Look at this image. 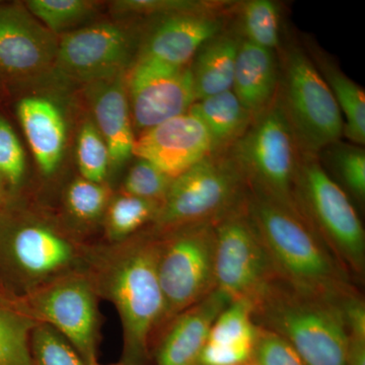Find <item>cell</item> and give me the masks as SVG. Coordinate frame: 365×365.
<instances>
[{
    "instance_id": "f35d334b",
    "label": "cell",
    "mask_w": 365,
    "mask_h": 365,
    "mask_svg": "<svg viewBox=\"0 0 365 365\" xmlns=\"http://www.w3.org/2000/svg\"><path fill=\"white\" fill-rule=\"evenodd\" d=\"M250 365H255V364H250Z\"/></svg>"
},
{
    "instance_id": "74e56055",
    "label": "cell",
    "mask_w": 365,
    "mask_h": 365,
    "mask_svg": "<svg viewBox=\"0 0 365 365\" xmlns=\"http://www.w3.org/2000/svg\"><path fill=\"white\" fill-rule=\"evenodd\" d=\"M91 365H102V364H98V362H96V364H93ZM113 365H122V364H113Z\"/></svg>"
},
{
    "instance_id": "d590c367",
    "label": "cell",
    "mask_w": 365,
    "mask_h": 365,
    "mask_svg": "<svg viewBox=\"0 0 365 365\" xmlns=\"http://www.w3.org/2000/svg\"><path fill=\"white\" fill-rule=\"evenodd\" d=\"M25 172V153L11 125L0 118V174L18 184Z\"/></svg>"
},
{
    "instance_id": "52a82bcc",
    "label": "cell",
    "mask_w": 365,
    "mask_h": 365,
    "mask_svg": "<svg viewBox=\"0 0 365 365\" xmlns=\"http://www.w3.org/2000/svg\"><path fill=\"white\" fill-rule=\"evenodd\" d=\"M276 98L302 155L319 157L338 143L344 127L342 113L325 79L302 48L294 46L284 52Z\"/></svg>"
},
{
    "instance_id": "1f68e13d",
    "label": "cell",
    "mask_w": 365,
    "mask_h": 365,
    "mask_svg": "<svg viewBox=\"0 0 365 365\" xmlns=\"http://www.w3.org/2000/svg\"><path fill=\"white\" fill-rule=\"evenodd\" d=\"M173 180L153 163L140 160L129 170L125 179V194L162 204Z\"/></svg>"
},
{
    "instance_id": "4dcf8cb0",
    "label": "cell",
    "mask_w": 365,
    "mask_h": 365,
    "mask_svg": "<svg viewBox=\"0 0 365 365\" xmlns=\"http://www.w3.org/2000/svg\"><path fill=\"white\" fill-rule=\"evenodd\" d=\"M26 6L52 33L62 32L76 25L90 14L91 9V2L83 0H31Z\"/></svg>"
},
{
    "instance_id": "9a60e30c",
    "label": "cell",
    "mask_w": 365,
    "mask_h": 365,
    "mask_svg": "<svg viewBox=\"0 0 365 365\" xmlns=\"http://www.w3.org/2000/svg\"><path fill=\"white\" fill-rule=\"evenodd\" d=\"M230 302L227 295L215 289L179 314L155 344L153 364L201 365V354L211 326Z\"/></svg>"
},
{
    "instance_id": "e0dca14e",
    "label": "cell",
    "mask_w": 365,
    "mask_h": 365,
    "mask_svg": "<svg viewBox=\"0 0 365 365\" xmlns=\"http://www.w3.org/2000/svg\"><path fill=\"white\" fill-rule=\"evenodd\" d=\"M91 105L97 128L104 138L113 165H122L133 155L129 103L122 74L91 83Z\"/></svg>"
},
{
    "instance_id": "277c9868",
    "label": "cell",
    "mask_w": 365,
    "mask_h": 365,
    "mask_svg": "<svg viewBox=\"0 0 365 365\" xmlns=\"http://www.w3.org/2000/svg\"><path fill=\"white\" fill-rule=\"evenodd\" d=\"M295 200L300 215L352 280H364V227L345 190L319 157L300 155Z\"/></svg>"
},
{
    "instance_id": "d6986e66",
    "label": "cell",
    "mask_w": 365,
    "mask_h": 365,
    "mask_svg": "<svg viewBox=\"0 0 365 365\" xmlns=\"http://www.w3.org/2000/svg\"><path fill=\"white\" fill-rule=\"evenodd\" d=\"M278 83L273 51L242 41L235 60L232 91L252 116L256 118L272 104Z\"/></svg>"
},
{
    "instance_id": "3957f363",
    "label": "cell",
    "mask_w": 365,
    "mask_h": 365,
    "mask_svg": "<svg viewBox=\"0 0 365 365\" xmlns=\"http://www.w3.org/2000/svg\"><path fill=\"white\" fill-rule=\"evenodd\" d=\"M155 232L118 248L105 263L102 290L116 307L123 328L122 365H151L163 314Z\"/></svg>"
},
{
    "instance_id": "30bf717a",
    "label": "cell",
    "mask_w": 365,
    "mask_h": 365,
    "mask_svg": "<svg viewBox=\"0 0 365 365\" xmlns=\"http://www.w3.org/2000/svg\"><path fill=\"white\" fill-rule=\"evenodd\" d=\"M38 323L61 334L86 365L98 362V309L96 288L81 276H66L46 285L19 306Z\"/></svg>"
},
{
    "instance_id": "484cf974",
    "label": "cell",
    "mask_w": 365,
    "mask_h": 365,
    "mask_svg": "<svg viewBox=\"0 0 365 365\" xmlns=\"http://www.w3.org/2000/svg\"><path fill=\"white\" fill-rule=\"evenodd\" d=\"M160 204L131 195L118 197L108 213V235L113 241H122L153 222Z\"/></svg>"
},
{
    "instance_id": "44dd1931",
    "label": "cell",
    "mask_w": 365,
    "mask_h": 365,
    "mask_svg": "<svg viewBox=\"0 0 365 365\" xmlns=\"http://www.w3.org/2000/svg\"><path fill=\"white\" fill-rule=\"evenodd\" d=\"M240 44L235 36L220 33L199 50L190 66L197 101L232 90Z\"/></svg>"
},
{
    "instance_id": "2e32d148",
    "label": "cell",
    "mask_w": 365,
    "mask_h": 365,
    "mask_svg": "<svg viewBox=\"0 0 365 365\" xmlns=\"http://www.w3.org/2000/svg\"><path fill=\"white\" fill-rule=\"evenodd\" d=\"M223 23L215 13L165 16L146 40L139 58L184 67L208 41L222 33Z\"/></svg>"
},
{
    "instance_id": "5b68a950",
    "label": "cell",
    "mask_w": 365,
    "mask_h": 365,
    "mask_svg": "<svg viewBox=\"0 0 365 365\" xmlns=\"http://www.w3.org/2000/svg\"><path fill=\"white\" fill-rule=\"evenodd\" d=\"M230 155L249 190L304 218L295 200L302 153L276 97L232 144Z\"/></svg>"
},
{
    "instance_id": "f546056e",
    "label": "cell",
    "mask_w": 365,
    "mask_h": 365,
    "mask_svg": "<svg viewBox=\"0 0 365 365\" xmlns=\"http://www.w3.org/2000/svg\"><path fill=\"white\" fill-rule=\"evenodd\" d=\"M78 162L83 179L95 182L105 179L110 163L109 150L93 124L86 123L79 132Z\"/></svg>"
},
{
    "instance_id": "f1b7e54d",
    "label": "cell",
    "mask_w": 365,
    "mask_h": 365,
    "mask_svg": "<svg viewBox=\"0 0 365 365\" xmlns=\"http://www.w3.org/2000/svg\"><path fill=\"white\" fill-rule=\"evenodd\" d=\"M331 163L343 186L359 202L365 199V153L361 146L338 144L329 146Z\"/></svg>"
},
{
    "instance_id": "83f0119b",
    "label": "cell",
    "mask_w": 365,
    "mask_h": 365,
    "mask_svg": "<svg viewBox=\"0 0 365 365\" xmlns=\"http://www.w3.org/2000/svg\"><path fill=\"white\" fill-rule=\"evenodd\" d=\"M31 351L35 365H86L71 343L47 324L39 323L34 329Z\"/></svg>"
},
{
    "instance_id": "7402d4cb",
    "label": "cell",
    "mask_w": 365,
    "mask_h": 365,
    "mask_svg": "<svg viewBox=\"0 0 365 365\" xmlns=\"http://www.w3.org/2000/svg\"><path fill=\"white\" fill-rule=\"evenodd\" d=\"M189 111L205 125L216 153L234 144L255 119L232 90L196 101Z\"/></svg>"
},
{
    "instance_id": "4316f807",
    "label": "cell",
    "mask_w": 365,
    "mask_h": 365,
    "mask_svg": "<svg viewBox=\"0 0 365 365\" xmlns=\"http://www.w3.org/2000/svg\"><path fill=\"white\" fill-rule=\"evenodd\" d=\"M242 26L248 42L273 51L279 46L280 14L271 0H250L242 6Z\"/></svg>"
},
{
    "instance_id": "8992f818",
    "label": "cell",
    "mask_w": 365,
    "mask_h": 365,
    "mask_svg": "<svg viewBox=\"0 0 365 365\" xmlns=\"http://www.w3.org/2000/svg\"><path fill=\"white\" fill-rule=\"evenodd\" d=\"M247 193L248 185L232 155L212 153L173 180L153 220V232L217 222L239 207Z\"/></svg>"
},
{
    "instance_id": "4fadbf2b",
    "label": "cell",
    "mask_w": 365,
    "mask_h": 365,
    "mask_svg": "<svg viewBox=\"0 0 365 365\" xmlns=\"http://www.w3.org/2000/svg\"><path fill=\"white\" fill-rule=\"evenodd\" d=\"M216 153L203 122L190 111L144 131L135 139L133 155L176 179Z\"/></svg>"
},
{
    "instance_id": "7c38bea8",
    "label": "cell",
    "mask_w": 365,
    "mask_h": 365,
    "mask_svg": "<svg viewBox=\"0 0 365 365\" xmlns=\"http://www.w3.org/2000/svg\"><path fill=\"white\" fill-rule=\"evenodd\" d=\"M131 53L132 38L124 28L98 24L64 36L55 60L69 78L93 83L122 74Z\"/></svg>"
},
{
    "instance_id": "603a6c76",
    "label": "cell",
    "mask_w": 365,
    "mask_h": 365,
    "mask_svg": "<svg viewBox=\"0 0 365 365\" xmlns=\"http://www.w3.org/2000/svg\"><path fill=\"white\" fill-rule=\"evenodd\" d=\"M317 68L332 91L341 113L345 116L343 134L355 145L365 143L364 91L328 59L317 56Z\"/></svg>"
},
{
    "instance_id": "ba28073f",
    "label": "cell",
    "mask_w": 365,
    "mask_h": 365,
    "mask_svg": "<svg viewBox=\"0 0 365 365\" xmlns=\"http://www.w3.org/2000/svg\"><path fill=\"white\" fill-rule=\"evenodd\" d=\"M157 235L160 237L158 273L163 314L155 344L179 314L216 289L215 223L187 225Z\"/></svg>"
},
{
    "instance_id": "cb8c5ba5",
    "label": "cell",
    "mask_w": 365,
    "mask_h": 365,
    "mask_svg": "<svg viewBox=\"0 0 365 365\" xmlns=\"http://www.w3.org/2000/svg\"><path fill=\"white\" fill-rule=\"evenodd\" d=\"M257 331L250 300H232L213 322L207 342L228 349L254 351Z\"/></svg>"
},
{
    "instance_id": "5bb4252c",
    "label": "cell",
    "mask_w": 365,
    "mask_h": 365,
    "mask_svg": "<svg viewBox=\"0 0 365 365\" xmlns=\"http://www.w3.org/2000/svg\"><path fill=\"white\" fill-rule=\"evenodd\" d=\"M54 35L21 6L0 9V67L9 73L31 74L56 59Z\"/></svg>"
},
{
    "instance_id": "ac0fdd59",
    "label": "cell",
    "mask_w": 365,
    "mask_h": 365,
    "mask_svg": "<svg viewBox=\"0 0 365 365\" xmlns=\"http://www.w3.org/2000/svg\"><path fill=\"white\" fill-rule=\"evenodd\" d=\"M9 252L19 269L33 278L61 273L76 261V249L71 242L39 225L18 230L11 240Z\"/></svg>"
},
{
    "instance_id": "d6a6232c",
    "label": "cell",
    "mask_w": 365,
    "mask_h": 365,
    "mask_svg": "<svg viewBox=\"0 0 365 365\" xmlns=\"http://www.w3.org/2000/svg\"><path fill=\"white\" fill-rule=\"evenodd\" d=\"M222 4L195 0H121L114 4L119 14H163L169 16L180 14L215 13Z\"/></svg>"
},
{
    "instance_id": "836d02e7",
    "label": "cell",
    "mask_w": 365,
    "mask_h": 365,
    "mask_svg": "<svg viewBox=\"0 0 365 365\" xmlns=\"http://www.w3.org/2000/svg\"><path fill=\"white\" fill-rule=\"evenodd\" d=\"M107 188L100 182L76 180L67 192V203L72 213L83 220H93L104 211L108 201Z\"/></svg>"
},
{
    "instance_id": "d4e9b609",
    "label": "cell",
    "mask_w": 365,
    "mask_h": 365,
    "mask_svg": "<svg viewBox=\"0 0 365 365\" xmlns=\"http://www.w3.org/2000/svg\"><path fill=\"white\" fill-rule=\"evenodd\" d=\"M38 324L20 307L0 304V365H35L31 336Z\"/></svg>"
},
{
    "instance_id": "8fae6325",
    "label": "cell",
    "mask_w": 365,
    "mask_h": 365,
    "mask_svg": "<svg viewBox=\"0 0 365 365\" xmlns=\"http://www.w3.org/2000/svg\"><path fill=\"white\" fill-rule=\"evenodd\" d=\"M128 88L134 123L144 131L188 112L197 101L190 66L139 58Z\"/></svg>"
},
{
    "instance_id": "8d00e7d4",
    "label": "cell",
    "mask_w": 365,
    "mask_h": 365,
    "mask_svg": "<svg viewBox=\"0 0 365 365\" xmlns=\"http://www.w3.org/2000/svg\"><path fill=\"white\" fill-rule=\"evenodd\" d=\"M346 365H365V339L349 338Z\"/></svg>"
},
{
    "instance_id": "6da1fadb",
    "label": "cell",
    "mask_w": 365,
    "mask_h": 365,
    "mask_svg": "<svg viewBox=\"0 0 365 365\" xmlns=\"http://www.w3.org/2000/svg\"><path fill=\"white\" fill-rule=\"evenodd\" d=\"M246 209L281 279L338 302L361 292L304 218L249 188Z\"/></svg>"
},
{
    "instance_id": "e575fe53",
    "label": "cell",
    "mask_w": 365,
    "mask_h": 365,
    "mask_svg": "<svg viewBox=\"0 0 365 365\" xmlns=\"http://www.w3.org/2000/svg\"><path fill=\"white\" fill-rule=\"evenodd\" d=\"M255 365H306L299 353L277 334L258 327L255 342Z\"/></svg>"
},
{
    "instance_id": "ffe728a7",
    "label": "cell",
    "mask_w": 365,
    "mask_h": 365,
    "mask_svg": "<svg viewBox=\"0 0 365 365\" xmlns=\"http://www.w3.org/2000/svg\"><path fill=\"white\" fill-rule=\"evenodd\" d=\"M25 131L40 169L52 174L58 167L66 143V123L58 108L42 98H26L18 108Z\"/></svg>"
},
{
    "instance_id": "9c48e42d",
    "label": "cell",
    "mask_w": 365,
    "mask_h": 365,
    "mask_svg": "<svg viewBox=\"0 0 365 365\" xmlns=\"http://www.w3.org/2000/svg\"><path fill=\"white\" fill-rule=\"evenodd\" d=\"M215 228L216 289L232 302L250 300L277 275L267 249L247 212L246 199L215 222Z\"/></svg>"
},
{
    "instance_id": "7a4b0ae2",
    "label": "cell",
    "mask_w": 365,
    "mask_h": 365,
    "mask_svg": "<svg viewBox=\"0 0 365 365\" xmlns=\"http://www.w3.org/2000/svg\"><path fill=\"white\" fill-rule=\"evenodd\" d=\"M255 325L277 334L306 365H346L349 333L340 302L276 276L250 299Z\"/></svg>"
}]
</instances>
